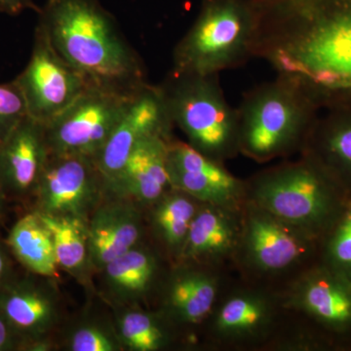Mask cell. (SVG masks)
Returning <instances> with one entry per match:
<instances>
[{"mask_svg": "<svg viewBox=\"0 0 351 351\" xmlns=\"http://www.w3.org/2000/svg\"><path fill=\"white\" fill-rule=\"evenodd\" d=\"M241 210L201 203L178 263L232 269L241 232Z\"/></svg>", "mask_w": 351, "mask_h": 351, "instance_id": "16", "label": "cell"}, {"mask_svg": "<svg viewBox=\"0 0 351 351\" xmlns=\"http://www.w3.org/2000/svg\"><path fill=\"white\" fill-rule=\"evenodd\" d=\"M320 108L277 76L247 92L237 108L240 154L257 163L301 154Z\"/></svg>", "mask_w": 351, "mask_h": 351, "instance_id": "4", "label": "cell"}, {"mask_svg": "<svg viewBox=\"0 0 351 351\" xmlns=\"http://www.w3.org/2000/svg\"><path fill=\"white\" fill-rule=\"evenodd\" d=\"M320 252V240L250 201L245 203L233 261L240 278L279 291L318 262Z\"/></svg>", "mask_w": 351, "mask_h": 351, "instance_id": "5", "label": "cell"}, {"mask_svg": "<svg viewBox=\"0 0 351 351\" xmlns=\"http://www.w3.org/2000/svg\"><path fill=\"white\" fill-rule=\"evenodd\" d=\"M38 214L52 235L58 265L66 269H80L88 253V232L83 219Z\"/></svg>", "mask_w": 351, "mask_h": 351, "instance_id": "24", "label": "cell"}, {"mask_svg": "<svg viewBox=\"0 0 351 351\" xmlns=\"http://www.w3.org/2000/svg\"><path fill=\"white\" fill-rule=\"evenodd\" d=\"M302 147L308 157L351 193V101L326 108Z\"/></svg>", "mask_w": 351, "mask_h": 351, "instance_id": "18", "label": "cell"}, {"mask_svg": "<svg viewBox=\"0 0 351 351\" xmlns=\"http://www.w3.org/2000/svg\"><path fill=\"white\" fill-rule=\"evenodd\" d=\"M162 321L144 313H129L120 324L122 338L131 350L156 351L169 341L168 331Z\"/></svg>", "mask_w": 351, "mask_h": 351, "instance_id": "27", "label": "cell"}, {"mask_svg": "<svg viewBox=\"0 0 351 351\" xmlns=\"http://www.w3.org/2000/svg\"><path fill=\"white\" fill-rule=\"evenodd\" d=\"M172 126L162 89L147 83L135 95L125 114L94 158L103 181L114 186L136 145L156 134L170 137Z\"/></svg>", "mask_w": 351, "mask_h": 351, "instance_id": "13", "label": "cell"}, {"mask_svg": "<svg viewBox=\"0 0 351 351\" xmlns=\"http://www.w3.org/2000/svg\"><path fill=\"white\" fill-rule=\"evenodd\" d=\"M167 170L172 189L208 204L241 210L246 203V182L226 168L196 151L188 143L168 145Z\"/></svg>", "mask_w": 351, "mask_h": 351, "instance_id": "12", "label": "cell"}, {"mask_svg": "<svg viewBox=\"0 0 351 351\" xmlns=\"http://www.w3.org/2000/svg\"><path fill=\"white\" fill-rule=\"evenodd\" d=\"M100 180L91 157L50 154L36 188L40 213L83 219L98 195Z\"/></svg>", "mask_w": 351, "mask_h": 351, "instance_id": "14", "label": "cell"}, {"mask_svg": "<svg viewBox=\"0 0 351 351\" xmlns=\"http://www.w3.org/2000/svg\"><path fill=\"white\" fill-rule=\"evenodd\" d=\"M0 314L9 326L34 334L46 327L52 316V306L45 295L27 286H17L0 295Z\"/></svg>", "mask_w": 351, "mask_h": 351, "instance_id": "23", "label": "cell"}, {"mask_svg": "<svg viewBox=\"0 0 351 351\" xmlns=\"http://www.w3.org/2000/svg\"><path fill=\"white\" fill-rule=\"evenodd\" d=\"M253 57L320 110L351 101V0H250Z\"/></svg>", "mask_w": 351, "mask_h": 351, "instance_id": "1", "label": "cell"}, {"mask_svg": "<svg viewBox=\"0 0 351 351\" xmlns=\"http://www.w3.org/2000/svg\"><path fill=\"white\" fill-rule=\"evenodd\" d=\"M27 115L24 96L15 80L0 84V143Z\"/></svg>", "mask_w": 351, "mask_h": 351, "instance_id": "28", "label": "cell"}, {"mask_svg": "<svg viewBox=\"0 0 351 351\" xmlns=\"http://www.w3.org/2000/svg\"><path fill=\"white\" fill-rule=\"evenodd\" d=\"M250 0H205L173 53L174 73L219 75L253 58Z\"/></svg>", "mask_w": 351, "mask_h": 351, "instance_id": "7", "label": "cell"}, {"mask_svg": "<svg viewBox=\"0 0 351 351\" xmlns=\"http://www.w3.org/2000/svg\"></svg>", "mask_w": 351, "mask_h": 351, "instance_id": "34", "label": "cell"}, {"mask_svg": "<svg viewBox=\"0 0 351 351\" xmlns=\"http://www.w3.org/2000/svg\"><path fill=\"white\" fill-rule=\"evenodd\" d=\"M49 157L45 125L27 115L0 143V191L15 196L36 191Z\"/></svg>", "mask_w": 351, "mask_h": 351, "instance_id": "17", "label": "cell"}, {"mask_svg": "<svg viewBox=\"0 0 351 351\" xmlns=\"http://www.w3.org/2000/svg\"><path fill=\"white\" fill-rule=\"evenodd\" d=\"M295 320L330 346L351 341V280L318 261L279 290Z\"/></svg>", "mask_w": 351, "mask_h": 351, "instance_id": "10", "label": "cell"}, {"mask_svg": "<svg viewBox=\"0 0 351 351\" xmlns=\"http://www.w3.org/2000/svg\"><path fill=\"white\" fill-rule=\"evenodd\" d=\"M171 136L151 135L136 145L112 188L145 204H154L171 186L167 170Z\"/></svg>", "mask_w": 351, "mask_h": 351, "instance_id": "19", "label": "cell"}, {"mask_svg": "<svg viewBox=\"0 0 351 351\" xmlns=\"http://www.w3.org/2000/svg\"><path fill=\"white\" fill-rule=\"evenodd\" d=\"M108 280L120 290L145 292L156 278L157 261L151 252L132 248L105 267Z\"/></svg>", "mask_w": 351, "mask_h": 351, "instance_id": "25", "label": "cell"}, {"mask_svg": "<svg viewBox=\"0 0 351 351\" xmlns=\"http://www.w3.org/2000/svg\"><path fill=\"white\" fill-rule=\"evenodd\" d=\"M140 89L123 91L89 83L71 106L46 124L50 154L94 159Z\"/></svg>", "mask_w": 351, "mask_h": 351, "instance_id": "9", "label": "cell"}, {"mask_svg": "<svg viewBox=\"0 0 351 351\" xmlns=\"http://www.w3.org/2000/svg\"><path fill=\"white\" fill-rule=\"evenodd\" d=\"M16 258L27 269L43 276H57L58 265L52 235L38 214H29L16 223L8 237Z\"/></svg>", "mask_w": 351, "mask_h": 351, "instance_id": "21", "label": "cell"}, {"mask_svg": "<svg viewBox=\"0 0 351 351\" xmlns=\"http://www.w3.org/2000/svg\"><path fill=\"white\" fill-rule=\"evenodd\" d=\"M36 10L34 0H0V12L17 16L25 10Z\"/></svg>", "mask_w": 351, "mask_h": 351, "instance_id": "30", "label": "cell"}, {"mask_svg": "<svg viewBox=\"0 0 351 351\" xmlns=\"http://www.w3.org/2000/svg\"><path fill=\"white\" fill-rule=\"evenodd\" d=\"M201 203L181 191L171 189L152 204V223L156 232L170 255L178 261Z\"/></svg>", "mask_w": 351, "mask_h": 351, "instance_id": "22", "label": "cell"}, {"mask_svg": "<svg viewBox=\"0 0 351 351\" xmlns=\"http://www.w3.org/2000/svg\"><path fill=\"white\" fill-rule=\"evenodd\" d=\"M87 232L88 252L96 265L105 267L135 247L142 226L135 209L125 205H110L95 214Z\"/></svg>", "mask_w": 351, "mask_h": 351, "instance_id": "20", "label": "cell"}, {"mask_svg": "<svg viewBox=\"0 0 351 351\" xmlns=\"http://www.w3.org/2000/svg\"><path fill=\"white\" fill-rule=\"evenodd\" d=\"M14 80L24 96L29 117L44 125L71 106L89 84L58 54L38 25L31 59Z\"/></svg>", "mask_w": 351, "mask_h": 351, "instance_id": "11", "label": "cell"}, {"mask_svg": "<svg viewBox=\"0 0 351 351\" xmlns=\"http://www.w3.org/2000/svg\"><path fill=\"white\" fill-rule=\"evenodd\" d=\"M289 321L280 292L233 276L204 325L211 348L223 351H265Z\"/></svg>", "mask_w": 351, "mask_h": 351, "instance_id": "8", "label": "cell"}, {"mask_svg": "<svg viewBox=\"0 0 351 351\" xmlns=\"http://www.w3.org/2000/svg\"><path fill=\"white\" fill-rule=\"evenodd\" d=\"M1 193H2V191H0V195H1Z\"/></svg>", "mask_w": 351, "mask_h": 351, "instance_id": "33", "label": "cell"}, {"mask_svg": "<svg viewBox=\"0 0 351 351\" xmlns=\"http://www.w3.org/2000/svg\"><path fill=\"white\" fill-rule=\"evenodd\" d=\"M247 201L314 239H324L351 193L308 157L300 154L245 179Z\"/></svg>", "mask_w": 351, "mask_h": 351, "instance_id": "3", "label": "cell"}, {"mask_svg": "<svg viewBox=\"0 0 351 351\" xmlns=\"http://www.w3.org/2000/svg\"><path fill=\"white\" fill-rule=\"evenodd\" d=\"M168 284L166 318L178 325L204 326L232 280V269L179 263Z\"/></svg>", "mask_w": 351, "mask_h": 351, "instance_id": "15", "label": "cell"}, {"mask_svg": "<svg viewBox=\"0 0 351 351\" xmlns=\"http://www.w3.org/2000/svg\"><path fill=\"white\" fill-rule=\"evenodd\" d=\"M38 27L90 84L135 91L144 86L140 58L99 0H47Z\"/></svg>", "mask_w": 351, "mask_h": 351, "instance_id": "2", "label": "cell"}, {"mask_svg": "<svg viewBox=\"0 0 351 351\" xmlns=\"http://www.w3.org/2000/svg\"><path fill=\"white\" fill-rule=\"evenodd\" d=\"M161 89L173 125L193 149L223 163L239 156L237 108L226 100L219 75L171 73Z\"/></svg>", "mask_w": 351, "mask_h": 351, "instance_id": "6", "label": "cell"}, {"mask_svg": "<svg viewBox=\"0 0 351 351\" xmlns=\"http://www.w3.org/2000/svg\"><path fill=\"white\" fill-rule=\"evenodd\" d=\"M320 261L351 280V195L338 221L321 242Z\"/></svg>", "mask_w": 351, "mask_h": 351, "instance_id": "26", "label": "cell"}, {"mask_svg": "<svg viewBox=\"0 0 351 351\" xmlns=\"http://www.w3.org/2000/svg\"><path fill=\"white\" fill-rule=\"evenodd\" d=\"M11 345V336L9 325L0 314V350H7Z\"/></svg>", "mask_w": 351, "mask_h": 351, "instance_id": "31", "label": "cell"}, {"mask_svg": "<svg viewBox=\"0 0 351 351\" xmlns=\"http://www.w3.org/2000/svg\"><path fill=\"white\" fill-rule=\"evenodd\" d=\"M8 270V261L5 255V252L0 247V283L4 280Z\"/></svg>", "mask_w": 351, "mask_h": 351, "instance_id": "32", "label": "cell"}, {"mask_svg": "<svg viewBox=\"0 0 351 351\" xmlns=\"http://www.w3.org/2000/svg\"><path fill=\"white\" fill-rule=\"evenodd\" d=\"M71 350L75 351H112L114 346L110 338L96 328L78 330L71 339Z\"/></svg>", "mask_w": 351, "mask_h": 351, "instance_id": "29", "label": "cell"}]
</instances>
